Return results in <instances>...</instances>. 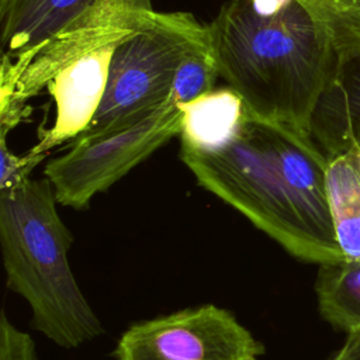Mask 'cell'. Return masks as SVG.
Instances as JSON below:
<instances>
[{"mask_svg": "<svg viewBox=\"0 0 360 360\" xmlns=\"http://www.w3.org/2000/svg\"><path fill=\"white\" fill-rule=\"evenodd\" d=\"M177 105L181 110L180 146L201 153L219 152L233 142L246 115L240 96L229 86Z\"/></svg>", "mask_w": 360, "mask_h": 360, "instance_id": "30bf717a", "label": "cell"}, {"mask_svg": "<svg viewBox=\"0 0 360 360\" xmlns=\"http://www.w3.org/2000/svg\"><path fill=\"white\" fill-rule=\"evenodd\" d=\"M218 75L253 118L311 135L314 110L339 63L326 32L292 0L274 14L229 0L207 24Z\"/></svg>", "mask_w": 360, "mask_h": 360, "instance_id": "7a4b0ae2", "label": "cell"}, {"mask_svg": "<svg viewBox=\"0 0 360 360\" xmlns=\"http://www.w3.org/2000/svg\"><path fill=\"white\" fill-rule=\"evenodd\" d=\"M96 0H0L3 55L28 51L51 38Z\"/></svg>", "mask_w": 360, "mask_h": 360, "instance_id": "8fae6325", "label": "cell"}, {"mask_svg": "<svg viewBox=\"0 0 360 360\" xmlns=\"http://www.w3.org/2000/svg\"><path fill=\"white\" fill-rule=\"evenodd\" d=\"M329 37L339 59L360 51V0H297Z\"/></svg>", "mask_w": 360, "mask_h": 360, "instance_id": "5bb4252c", "label": "cell"}, {"mask_svg": "<svg viewBox=\"0 0 360 360\" xmlns=\"http://www.w3.org/2000/svg\"><path fill=\"white\" fill-rule=\"evenodd\" d=\"M219 77L211 42L191 49L177 68L170 96L177 104L188 103L211 90Z\"/></svg>", "mask_w": 360, "mask_h": 360, "instance_id": "9a60e30c", "label": "cell"}, {"mask_svg": "<svg viewBox=\"0 0 360 360\" xmlns=\"http://www.w3.org/2000/svg\"><path fill=\"white\" fill-rule=\"evenodd\" d=\"M210 44L208 25L188 11H156L153 21L114 48L100 108L86 131L91 136L131 125L160 107L172 93L184 56Z\"/></svg>", "mask_w": 360, "mask_h": 360, "instance_id": "277c9868", "label": "cell"}, {"mask_svg": "<svg viewBox=\"0 0 360 360\" xmlns=\"http://www.w3.org/2000/svg\"><path fill=\"white\" fill-rule=\"evenodd\" d=\"M326 187L338 243L346 260H360V148L329 158Z\"/></svg>", "mask_w": 360, "mask_h": 360, "instance_id": "7c38bea8", "label": "cell"}, {"mask_svg": "<svg viewBox=\"0 0 360 360\" xmlns=\"http://www.w3.org/2000/svg\"><path fill=\"white\" fill-rule=\"evenodd\" d=\"M115 46L77 59L48 83V93L55 103V120L39 132L38 142L30 149L34 155L46 156L51 149L75 141L86 131L104 97Z\"/></svg>", "mask_w": 360, "mask_h": 360, "instance_id": "ba28073f", "label": "cell"}, {"mask_svg": "<svg viewBox=\"0 0 360 360\" xmlns=\"http://www.w3.org/2000/svg\"><path fill=\"white\" fill-rule=\"evenodd\" d=\"M311 136L328 159L360 148V51L339 60L314 110Z\"/></svg>", "mask_w": 360, "mask_h": 360, "instance_id": "9c48e42d", "label": "cell"}, {"mask_svg": "<svg viewBox=\"0 0 360 360\" xmlns=\"http://www.w3.org/2000/svg\"><path fill=\"white\" fill-rule=\"evenodd\" d=\"M181 110L170 96L145 118L108 132L76 138L44 169L58 204L86 210L90 201L180 135Z\"/></svg>", "mask_w": 360, "mask_h": 360, "instance_id": "8992f818", "label": "cell"}, {"mask_svg": "<svg viewBox=\"0 0 360 360\" xmlns=\"http://www.w3.org/2000/svg\"><path fill=\"white\" fill-rule=\"evenodd\" d=\"M180 159L201 187L288 255L318 266L345 259L328 200L329 159L309 134L246 114L226 148L201 153L180 146Z\"/></svg>", "mask_w": 360, "mask_h": 360, "instance_id": "6da1fadb", "label": "cell"}, {"mask_svg": "<svg viewBox=\"0 0 360 360\" xmlns=\"http://www.w3.org/2000/svg\"><path fill=\"white\" fill-rule=\"evenodd\" d=\"M156 11L150 0H96L82 14L39 45L0 63V136L20 125L30 114L27 104L48 83L77 59L146 28Z\"/></svg>", "mask_w": 360, "mask_h": 360, "instance_id": "5b68a950", "label": "cell"}, {"mask_svg": "<svg viewBox=\"0 0 360 360\" xmlns=\"http://www.w3.org/2000/svg\"><path fill=\"white\" fill-rule=\"evenodd\" d=\"M56 204L46 177L0 191V245L7 287L28 302L32 326L55 345L75 349L104 328L70 269L73 235Z\"/></svg>", "mask_w": 360, "mask_h": 360, "instance_id": "3957f363", "label": "cell"}, {"mask_svg": "<svg viewBox=\"0 0 360 360\" xmlns=\"http://www.w3.org/2000/svg\"><path fill=\"white\" fill-rule=\"evenodd\" d=\"M0 360H38L31 335L14 326L4 311L0 318Z\"/></svg>", "mask_w": 360, "mask_h": 360, "instance_id": "e0dca14e", "label": "cell"}, {"mask_svg": "<svg viewBox=\"0 0 360 360\" xmlns=\"http://www.w3.org/2000/svg\"><path fill=\"white\" fill-rule=\"evenodd\" d=\"M330 360H360V330L347 333L343 346Z\"/></svg>", "mask_w": 360, "mask_h": 360, "instance_id": "ac0fdd59", "label": "cell"}, {"mask_svg": "<svg viewBox=\"0 0 360 360\" xmlns=\"http://www.w3.org/2000/svg\"><path fill=\"white\" fill-rule=\"evenodd\" d=\"M292 0H252V4L256 11L262 14H274Z\"/></svg>", "mask_w": 360, "mask_h": 360, "instance_id": "d6986e66", "label": "cell"}, {"mask_svg": "<svg viewBox=\"0 0 360 360\" xmlns=\"http://www.w3.org/2000/svg\"><path fill=\"white\" fill-rule=\"evenodd\" d=\"M45 159L44 155H34L27 150L24 155L14 153L6 138L0 136V191H7L20 187L30 177L35 166Z\"/></svg>", "mask_w": 360, "mask_h": 360, "instance_id": "2e32d148", "label": "cell"}, {"mask_svg": "<svg viewBox=\"0 0 360 360\" xmlns=\"http://www.w3.org/2000/svg\"><path fill=\"white\" fill-rule=\"evenodd\" d=\"M315 294L328 323L346 333L360 330V260L318 266Z\"/></svg>", "mask_w": 360, "mask_h": 360, "instance_id": "4fadbf2b", "label": "cell"}, {"mask_svg": "<svg viewBox=\"0 0 360 360\" xmlns=\"http://www.w3.org/2000/svg\"><path fill=\"white\" fill-rule=\"evenodd\" d=\"M264 346L232 312L214 304L131 325L115 360H259Z\"/></svg>", "mask_w": 360, "mask_h": 360, "instance_id": "52a82bcc", "label": "cell"}]
</instances>
